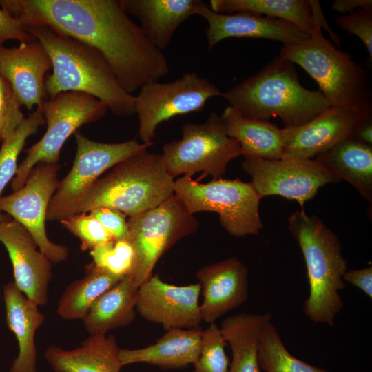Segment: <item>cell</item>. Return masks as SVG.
Wrapping results in <instances>:
<instances>
[{
	"label": "cell",
	"instance_id": "obj_1",
	"mask_svg": "<svg viewBox=\"0 0 372 372\" xmlns=\"http://www.w3.org/2000/svg\"><path fill=\"white\" fill-rule=\"evenodd\" d=\"M25 26H42L98 50L129 94L166 76V56L123 10L120 0H0Z\"/></svg>",
	"mask_w": 372,
	"mask_h": 372
},
{
	"label": "cell",
	"instance_id": "obj_2",
	"mask_svg": "<svg viewBox=\"0 0 372 372\" xmlns=\"http://www.w3.org/2000/svg\"><path fill=\"white\" fill-rule=\"evenodd\" d=\"M48 52L52 73L45 80L46 94L79 92L104 103L113 114H135L134 96L118 83L104 56L96 49L42 26L25 27Z\"/></svg>",
	"mask_w": 372,
	"mask_h": 372
},
{
	"label": "cell",
	"instance_id": "obj_3",
	"mask_svg": "<svg viewBox=\"0 0 372 372\" xmlns=\"http://www.w3.org/2000/svg\"><path fill=\"white\" fill-rule=\"evenodd\" d=\"M221 96L246 118L279 117L285 127L302 125L331 106L319 90L303 87L295 64L278 55Z\"/></svg>",
	"mask_w": 372,
	"mask_h": 372
},
{
	"label": "cell",
	"instance_id": "obj_4",
	"mask_svg": "<svg viewBox=\"0 0 372 372\" xmlns=\"http://www.w3.org/2000/svg\"><path fill=\"white\" fill-rule=\"evenodd\" d=\"M287 224L307 267L309 290L303 312L315 324L333 326L343 308L339 291L346 286L343 276L348 270L340 241L320 218L304 209L292 213Z\"/></svg>",
	"mask_w": 372,
	"mask_h": 372
},
{
	"label": "cell",
	"instance_id": "obj_5",
	"mask_svg": "<svg viewBox=\"0 0 372 372\" xmlns=\"http://www.w3.org/2000/svg\"><path fill=\"white\" fill-rule=\"evenodd\" d=\"M174 180L166 172L161 154L145 149L121 161L101 176L76 214L107 207L129 217L135 216L174 195Z\"/></svg>",
	"mask_w": 372,
	"mask_h": 372
},
{
	"label": "cell",
	"instance_id": "obj_6",
	"mask_svg": "<svg viewBox=\"0 0 372 372\" xmlns=\"http://www.w3.org/2000/svg\"><path fill=\"white\" fill-rule=\"evenodd\" d=\"M278 56L304 69L331 106L372 110V87L366 68L326 39L320 28L300 43L283 46Z\"/></svg>",
	"mask_w": 372,
	"mask_h": 372
},
{
	"label": "cell",
	"instance_id": "obj_7",
	"mask_svg": "<svg viewBox=\"0 0 372 372\" xmlns=\"http://www.w3.org/2000/svg\"><path fill=\"white\" fill-rule=\"evenodd\" d=\"M174 194L191 214L217 213L222 227L233 236L258 234L263 227L259 215L261 198L251 182L220 178L200 183L183 175L174 180Z\"/></svg>",
	"mask_w": 372,
	"mask_h": 372
},
{
	"label": "cell",
	"instance_id": "obj_8",
	"mask_svg": "<svg viewBox=\"0 0 372 372\" xmlns=\"http://www.w3.org/2000/svg\"><path fill=\"white\" fill-rule=\"evenodd\" d=\"M181 134L180 139L165 143L161 153L166 172L173 179L196 172H203L198 180L207 176L220 178L229 162L242 155L239 143L227 135L216 112L203 123H185Z\"/></svg>",
	"mask_w": 372,
	"mask_h": 372
},
{
	"label": "cell",
	"instance_id": "obj_9",
	"mask_svg": "<svg viewBox=\"0 0 372 372\" xmlns=\"http://www.w3.org/2000/svg\"><path fill=\"white\" fill-rule=\"evenodd\" d=\"M127 223L134 260L126 276L138 287L153 275L161 256L198 227V220L174 194L158 206L130 217Z\"/></svg>",
	"mask_w": 372,
	"mask_h": 372
},
{
	"label": "cell",
	"instance_id": "obj_10",
	"mask_svg": "<svg viewBox=\"0 0 372 372\" xmlns=\"http://www.w3.org/2000/svg\"><path fill=\"white\" fill-rule=\"evenodd\" d=\"M47 124L43 137L26 150L11 181L13 191L21 188L38 163H59L60 152L67 139L83 125L101 118L108 111L96 98L79 92H61L45 100L39 107Z\"/></svg>",
	"mask_w": 372,
	"mask_h": 372
},
{
	"label": "cell",
	"instance_id": "obj_11",
	"mask_svg": "<svg viewBox=\"0 0 372 372\" xmlns=\"http://www.w3.org/2000/svg\"><path fill=\"white\" fill-rule=\"evenodd\" d=\"M76 152L72 167L59 181L52 197L47 220L60 221L76 214L92 187L103 174L127 157L147 149L154 143H139L136 139L118 143H105L74 133Z\"/></svg>",
	"mask_w": 372,
	"mask_h": 372
},
{
	"label": "cell",
	"instance_id": "obj_12",
	"mask_svg": "<svg viewBox=\"0 0 372 372\" xmlns=\"http://www.w3.org/2000/svg\"><path fill=\"white\" fill-rule=\"evenodd\" d=\"M220 90L194 72H185L169 83L152 81L134 96L135 114L142 143H153L157 127L178 116L202 111L209 99L221 96Z\"/></svg>",
	"mask_w": 372,
	"mask_h": 372
},
{
	"label": "cell",
	"instance_id": "obj_13",
	"mask_svg": "<svg viewBox=\"0 0 372 372\" xmlns=\"http://www.w3.org/2000/svg\"><path fill=\"white\" fill-rule=\"evenodd\" d=\"M59 169V163H38L21 188L0 200L1 211L28 230L39 250L52 263L64 262L69 256L68 248L52 242L45 229L48 205L60 181Z\"/></svg>",
	"mask_w": 372,
	"mask_h": 372
},
{
	"label": "cell",
	"instance_id": "obj_14",
	"mask_svg": "<svg viewBox=\"0 0 372 372\" xmlns=\"http://www.w3.org/2000/svg\"><path fill=\"white\" fill-rule=\"evenodd\" d=\"M242 168L251 177V183L261 198L280 196L296 200L301 209L320 187L340 180L316 158L247 157Z\"/></svg>",
	"mask_w": 372,
	"mask_h": 372
},
{
	"label": "cell",
	"instance_id": "obj_15",
	"mask_svg": "<svg viewBox=\"0 0 372 372\" xmlns=\"http://www.w3.org/2000/svg\"><path fill=\"white\" fill-rule=\"evenodd\" d=\"M372 110L330 106L307 123L282 128L283 158H314L351 138L360 123Z\"/></svg>",
	"mask_w": 372,
	"mask_h": 372
},
{
	"label": "cell",
	"instance_id": "obj_16",
	"mask_svg": "<svg viewBox=\"0 0 372 372\" xmlns=\"http://www.w3.org/2000/svg\"><path fill=\"white\" fill-rule=\"evenodd\" d=\"M200 282L178 286L152 275L138 287L136 309L144 319L172 328L197 329L202 322Z\"/></svg>",
	"mask_w": 372,
	"mask_h": 372
},
{
	"label": "cell",
	"instance_id": "obj_17",
	"mask_svg": "<svg viewBox=\"0 0 372 372\" xmlns=\"http://www.w3.org/2000/svg\"><path fill=\"white\" fill-rule=\"evenodd\" d=\"M0 242L10 259L14 284L38 306L46 305L52 262L39 250L28 230L13 219L0 223Z\"/></svg>",
	"mask_w": 372,
	"mask_h": 372
},
{
	"label": "cell",
	"instance_id": "obj_18",
	"mask_svg": "<svg viewBox=\"0 0 372 372\" xmlns=\"http://www.w3.org/2000/svg\"><path fill=\"white\" fill-rule=\"evenodd\" d=\"M196 14L207 23L205 37L209 50L230 37L266 39L281 42L283 46H290L298 45L310 37L282 19L249 12L217 13L205 3L198 8Z\"/></svg>",
	"mask_w": 372,
	"mask_h": 372
},
{
	"label": "cell",
	"instance_id": "obj_19",
	"mask_svg": "<svg viewBox=\"0 0 372 372\" xmlns=\"http://www.w3.org/2000/svg\"><path fill=\"white\" fill-rule=\"evenodd\" d=\"M50 69V56L36 39L11 48L0 46V73L29 110L45 100V76Z\"/></svg>",
	"mask_w": 372,
	"mask_h": 372
},
{
	"label": "cell",
	"instance_id": "obj_20",
	"mask_svg": "<svg viewBox=\"0 0 372 372\" xmlns=\"http://www.w3.org/2000/svg\"><path fill=\"white\" fill-rule=\"evenodd\" d=\"M249 270L238 258L231 257L199 269L203 303L202 321L214 322L229 311L242 305L249 295Z\"/></svg>",
	"mask_w": 372,
	"mask_h": 372
},
{
	"label": "cell",
	"instance_id": "obj_21",
	"mask_svg": "<svg viewBox=\"0 0 372 372\" xmlns=\"http://www.w3.org/2000/svg\"><path fill=\"white\" fill-rule=\"evenodd\" d=\"M2 295L8 329L15 335L18 355L8 372H38L35 333L43 324L45 315L29 300L13 281L3 285Z\"/></svg>",
	"mask_w": 372,
	"mask_h": 372
},
{
	"label": "cell",
	"instance_id": "obj_22",
	"mask_svg": "<svg viewBox=\"0 0 372 372\" xmlns=\"http://www.w3.org/2000/svg\"><path fill=\"white\" fill-rule=\"evenodd\" d=\"M123 10L140 22L148 40L162 50L170 43L178 28L196 14L202 0H120Z\"/></svg>",
	"mask_w": 372,
	"mask_h": 372
},
{
	"label": "cell",
	"instance_id": "obj_23",
	"mask_svg": "<svg viewBox=\"0 0 372 372\" xmlns=\"http://www.w3.org/2000/svg\"><path fill=\"white\" fill-rule=\"evenodd\" d=\"M199 328H172L156 343L140 349H121L123 366L134 363H147L163 369H183L197 361L202 345Z\"/></svg>",
	"mask_w": 372,
	"mask_h": 372
},
{
	"label": "cell",
	"instance_id": "obj_24",
	"mask_svg": "<svg viewBox=\"0 0 372 372\" xmlns=\"http://www.w3.org/2000/svg\"><path fill=\"white\" fill-rule=\"evenodd\" d=\"M119 350L113 335H90L73 349L52 344L44 358L54 372H120Z\"/></svg>",
	"mask_w": 372,
	"mask_h": 372
},
{
	"label": "cell",
	"instance_id": "obj_25",
	"mask_svg": "<svg viewBox=\"0 0 372 372\" xmlns=\"http://www.w3.org/2000/svg\"><path fill=\"white\" fill-rule=\"evenodd\" d=\"M220 116L227 135L239 143L244 158H283L282 132L276 125L246 118L231 106L225 107Z\"/></svg>",
	"mask_w": 372,
	"mask_h": 372
},
{
	"label": "cell",
	"instance_id": "obj_26",
	"mask_svg": "<svg viewBox=\"0 0 372 372\" xmlns=\"http://www.w3.org/2000/svg\"><path fill=\"white\" fill-rule=\"evenodd\" d=\"M138 287L125 276L92 304L82 320L90 335H105L130 324L135 317Z\"/></svg>",
	"mask_w": 372,
	"mask_h": 372
},
{
	"label": "cell",
	"instance_id": "obj_27",
	"mask_svg": "<svg viewBox=\"0 0 372 372\" xmlns=\"http://www.w3.org/2000/svg\"><path fill=\"white\" fill-rule=\"evenodd\" d=\"M315 158L371 202L372 145L349 138Z\"/></svg>",
	"mask_w": 372,
	"mask_h": 372
},
{
	"label": "cell",
	"instance_id": "obj_28",
	"mask_svg": "<svg viewBox=\"0 0 372 372\" xmlns=\"http://www.w3.org/2000/svg\"><path fill=\"white\" fill-rule=\"evenodd\" d=\"M271 319L269 312L240 313L223 320L220 329L232 352L229 372H261L258 361V335Z\"/></svg>",
	"mask_w": 372,
	"mask_h": 372
},
{
	"label": "cell",
	"instance_id": "obj_29",
	"mask_svg": "<svg viewBox=\"0 0 372 372\" xmlns=\"http://www.w3.org/2000/svg\"><path fill=\"white\" fill-rule=\"evenodd\" d=\"M208 6L217 13L249 12L282 19L309 36L319 28L313 21L309 0H211Z\"/></svg>",
	"mask_w": 372,
	"mask_h": 372
},
{
	"label": "cell",
	"instance_id": "obj_30",
	"mask_svg": "<svg viewBox=\"0 0 372 372\" xmlns=\"http://www.w3.org/2000/svg\"><path fill=\"white\" fill-rule=\"evenodd\" d=\"M123 278L96 266L92 261L85 267L83 278L74 280L63 292L57 314L64 320H83L92 304Z\"/></svg>",
	"mask_w": 372,
	"mask_h": 372
},
{
	"label": "cell",
	"instance_id": "obj_31",
	"mask_svg": "<svg viewBox=\"0 0 372 372\" xmlns=\"http://www.w3.org/2000/svg\"><path fill=\"white\" fill-rule=\"evenodd\" d=\"M258 361L260 369L266 372H329L290 354L271 321L265 323L259 332Z\"/></svg>",
	"mask_w": 372,
	"mask_h": 372
},
{
	"label": "cell",
	"instance_id": "obj_32",
	"mask_svg": "<svg viewBox=\"0 0 372 372\" xmlns=\"http://www.w3.org/2000/svg\"><path fill=\"white\" fill-rule=\"evenodd\" d=\"M44 123L41 110L37 107L10 136L2 141L0 147V200L4 188L15 176L17 158L28 138L36 133ZM8 220L10 218L0 209V223Z\"/></svg>",
	"mask_w": 372,
	"mask_h": 372
},
{
	"label": "cell",
	"instance_id": "obj_33",
	"mask_svg": "<svg viewBox=\"0 0 372 372\" xmlns=\"http://www.w3.org/2000/svg\"><path fill=\"white\" fill-rule=\"evenodd\" d=\"M92 262L99 267L118 277L127 275L133 266L134 249L128 240H112L90 251Z\"/></svg>",
	"mask_w": 372,
	"mask_h": 372
},
{
	"label": "cell",
	"instance_id": "obj_34",
	"mask_svg": "<svg viewBox=\"0 0 372 372\" xmlns=\"http://www.w3.org/2000/svg\"><path fill=\"white\" fill-rule=\"evenodd\" d=\"M227 342L214 323L202 331V345L194 372H228L229 358L225 353Z\"/></svg>",
	"mask_w": 372,
	"mask_h": 372
},
{
	"label": "cell",
	"instance_id": "obj_35",
	"mask_svg": "<svg viewBox=\"0 0 372 372\" xmlns=\"http://www.w3.org/2000/svg\"><path fill=\"white\" fill-rule=\"evenodd\" d=\"M59 222L79 240L82 251H90L98 245L114 240L102 224L89 212L74 214Z\"/></svg>",
	"mask_w": 372,
	"mask_h": 372
},
{
	"label": "cell",
	"instance_id": "obj_36",
	"mask_svg": "<svg viewBox=\"0 0 372 372\" xmlns=\"http://www.w3.org/2000/svg\"><path fill=\"white\" fill-rule=\"evenodd\" d=\"M21 106L10 84L0 73V143L10 136L25 120Z\"/></svg>",
	"mask_w": 372,
	"mask_h": 372
},
{
	"label": "cell",
	"instance_id": "obj_37",
	"mask_svg": "<svg viewBox=\"0 0 372 372\" xmlns=\"http://www.w3.org/2000/svg\"><path fill=\"white\" fill-rule=\"evenodd\" d=\"M335 23L346 32L358 37L372 59V10H358L339 15Z\"/></svg>",
	"mask_w": 372,
	"mask_h": 372
},
{
	"label": "cell",
	"instance_id": "obj_38",
	"mask_svg": "<svg viewBox=\"0 0 372 372\" xmlns=\"http://www.w3.org/2000/svg\"><path fill=\"white\" fill-rule=\"evenodd\" d=\"M96 218L116 240H129L130 230L126 215L111 207H102L89 212Z\"/></svg>",
	"mask_w": 372,
	"mask_h": 372
},
{
	"label": "cell",
	"instance_id": "obj_39",
	"mask_svg": "<svg viewBox=\"0 0 372 372\" xmlns=\"http://www.w3.org/2000/svg\"><path fill=\"white\" fill-rule=\"evenodd\" d=\"M10 39L17 40L19 43L35 40L18 19L0 6V46Z\"/></svg>",
	"mask_w": 372,
	"mask_h": 372
},
{
	"label": "cell",
	"instance_id": "obj_40",
	"mask_svg": "<svg viewBox=\"0 0 372 372\" xmlns=\"http://www.w3.org/2000/svg\"><path fill=\"white\" fill-rule=\"evenodd\" d=\"M343 280L360 289L370 298H372V267L347 270Z\"/></svg>",
	"mask_w": 372,
	"mask_h": 372
},
{
	"label": "cell",
	"instance_id": "obj_41",
	"mask_svg": "<svg viewBox=\"0 0 372 372\" xmlns=\"http://www.w3.org/2000/svg\"><path fill=\"white\" fill-rule=\"evenodd\" d=\"M311 8L313 21L316 27L324 29L330 35L332 41L338 47H340L341 39L331 28L322 11L320 4L318 0H309Z\"/></svg>",
	"mask_w": 372,
	"mask_h": 372
},
{
	"label": "cell",
	"instance_id": "obj_42",
	"mask_svg": "<svg viewBox=\"0 0 372 372\" xmlns=\"http://www.w3.org/2000/svg\"><path fill=\"white\" fill-rule=\"evenodd\" d=\"M331 8L342 14L351 13L358 10H372L371 0H335Z\"/></svg>",
	"mask_w": 372,
	"mask_h": 372
},
{
	"label": "cell",
	"instance_id": "obj_43",
	"mask_svg": "<svg viewBox=\"0 0 372 372\" xmlns=\"http://www.w3.org/2000/svg\"><path fill=\"white\" fill-rule=\"evenodd\" d=\"M371 115L372 113L369 114L360 122L351 138L372 145Z\"/></svg>",
	"mask_w": 372,
	"mask_h": 372
},
{
	"label": "cell",
	"instance_id": "obj_44",
	"mask_svg": "<svg viewBox=\"0 0 372 372\" xmlns=\"http://www.w3.org/2000/svg\"><path fill=\"white\" fill-rule=\"evenodd\" d=\"M1 293H2V291H1V287H0V296H1Z\"/></svg>",
	"mask_w": 372,
	"mask_h": 372
}]
</instances>
